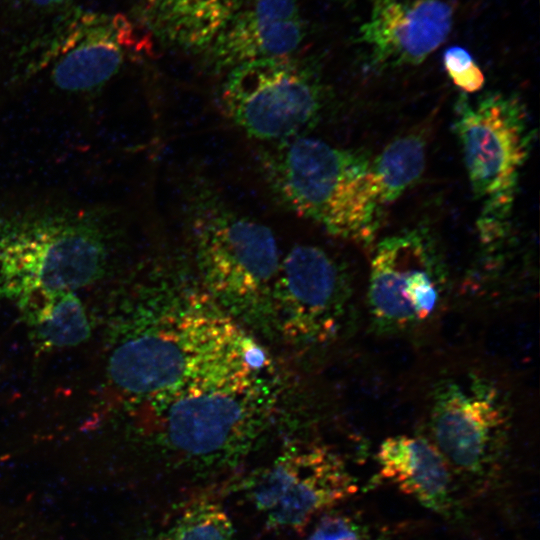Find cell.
Returning <instances> with one entry per match:
<instances>
[{
    "label": "cell",
    "mask_w": 540,
    "mask_h": 540,
    "mask_svg": "<svg viewBox=\"0 0 540 540\" xmlns=\"http://www.w3.org/2000/svg\"><path fill=\"white\" fill-rule=\"evenodd\" d=\"M220 102L226 116L246 134L277 143L305 136L316 125L324 86L314 61L290 55L227 72Z\"/></svg>",
    "instance_id": "cell-7"
},
{
    "label": "cell",
    "mask_w": 540,
    "mask_h": 540,
    "mask_svg": "<svg viewBox=\"0 0 540 540\" xmlns=\"http://www.w3.org/2000/svg\"><path fill=\"white\" fill-rule=\"evenodd\" d=\"M31 4L39 7L52 8L67 4L70 0H27Z\"/></svg>",
    "instance_id": "cell-22"
},
{
    "label": "cell",
    "mask_w": 540,
    "mask_h": 540,
    "mask_svg": "<svg viewBox=\"0 0 540 540\" xmlns=\"http://www.w3.org/2000/svg\"><path fill=\"white\" fill-rule=\"evenodd\" d=\"M379 475L425 508L451 513V468L428 440L410 435L386 438L376 454Z\"/></svg>",
    "instance_id": "cell-15"
},
{
    "label": "cell",
    "mask_w": 540,
    "mask_h": 540,
    "mask_svg": "<svg viewBox=\"0 0 540 540\" xmlns=\"http://www.w3.org/2000/svg\"><path fill=\"white\" fill-rule=\"evenodd\" d=\"M14 302L30 340L39 351L75 347L91 335L88 313L75 291L35 292Z\"/></svg>",
    "instance_id": "cell-17"
},
{
    "label": "cell",
    "mask_w": 540,
    "mask_h": 540,
    "mask_svg": "<svg viewBox=\"0 0 540 540\" xmlns=\"http://www.w3.org/2000/svg\"><path fill=\"white\" fill-rule=\"evenodd\" d=\"M442 264L430 238L410 230L383 238L375 247L368 305L376 326L400 332L435 316L444 294Z\"/></svg>",
    "instance_id": "cell-10"
},
{
    "label": "cell",
    "mask_w": 540,
    "mask_h": 540,
    "mask_svg": "<svg viewBox=\"0 0 540 540\" xmlns=\"http://www.w3.org/2000/svg\"><path fill=\"white\" fill-rule=\"evenodd\" d=\"M429 417L431 443L450 468L472 478L492 473L505 445L509 414L491 380L468 374L440 381Z\"/></svg>",
    "instance_id": "cell-8"
},
{
    "label": "cell",
    "mask_w": 540,
    "mask_h": 540,
    "mask_svg": "<svg viewBox=\"0 0 540 540\" xmlns=\"http://www.w3.org/2000/svg\"><path fill=\"white\" fill-rule=\"evenodd\" d=\"M182 220L212 299L235 320L272 316L279 269L271 230L239 212L204 179L185 187Z\"/></svg>",
    "instance_id": "cell-3"
},
{
    "label": "cell",
    "mask_w": 540,
    "mask_h": 540,
    "mask_svg": "<svg viewBox=\"0 0 540 540\" xmlns=\"http://www.w3.org/2000/svg\"><path fill=\"white\" fill-rule=\"evenodd\" d=\"M453 16L444 0H372L358 41L368 47L374 68L418 65L447 39Z\"/></svg>",
    "instance_id": "cell-12"
},
{
    "label": "cell",
    "mask_w": 540,
    "mask_h": 540,
    "mask_svg": "<svg viewBox=\"0 0 540 540\" xmlns=\"http://www.w3.org/2000/svg\"><path fill=\"white\" fill-rule=\"evenodd\" d=\"M427 137L422 129L391 141L371 161L382 205L390 204L422 176L426 163Z\"/></svg>",
    "instance_id": "cell-18"
},
{
    "label": "cell",
    "mask_w": 540,
    "mask_h": 540,
    "mask_svg": "<svg viewBox=\"0 0 540 540\" xmlns=\"http://www.w3.org/2000/svg\"><path fill=\"white\" fill-rule=\"evenodd\" d=\"M243 0H140L136 19L166 47L201 53Z\"/></svg>",
    "instance_id": "cell-16"
},
{
    "label": "cell",
    "mask_w": 540,
    "mask_h": 540,
    "mask_svg": "<svg viewBox=\"0 0 540 540\" xmlns=\"http://www.w3.org/2000/svg\"><path fill=\"white\" fill-rule=\"evenodd\" d=\"M307 540H386L356 518L343 513H327L312 527Z\"/></svg>",
    "instance_id": "cell-20"
},
{
    "label": "cell",
    "mask_w": 540,
    "mask_h": 540,
    "mask_svg": "<svg viewBox=\"0 0 540 540\" xmlns=\"http://www.w3.org/2000/svg\"><path fill=\"white\" fill-rule=\"evenodd\" d=\"M347 298L343 275L332 257L320 247L298 245L279 264L272 317L291 343H323L339 329Z\"/></svg>",
    "instance_id": "cell-11"
},
{
    "label": "cell",
    "mask_w": 540,
    "mask_h": 540,
    "mask_svg": "<svg viewBox=\"0 0 540 540\" xmlns=\"http://www.w3.org/2000/svg\"><path fill=\"white\" fill-rule=\"evenodd\" d=\"M306 35L297 0H251L201 52L204 67L227 73L246 63L290 56Z\"/></svg>",
    "instance_id": "cell-13"
},
{
    "label": "cell",
    "mask_w": 540,
    "mask_h": 540,
    "mask_svg": "<svg viewBox=\"0 0 540 540\" xmlns=\"http://www.w3.org/2000/svg\"><path fill=\"white\" fill-rule=\"evenodd\" d=\"M454 130L481 208L478 228L488 242L506 232L534 132L522 101L503 92H489L474 100L462 95Z\"/></svg>",
    "instance_id": "cell-6"
},
{
    "label": "cell",
    "mask_w": 540,
    "mask_h": 540,
    "mask_svg": "<svg viewBox=\"0 0 540 540\" xmlns=\"http://www.w3.org/2000/svg\"><path fill=\"white\" fill-rule=\"evenodd\" d=\"M52 70L66 92L95 89L115 76L137 44L134 25L122 14L84 13L65 26Z\"/></svg>",
    "instance_id": "cell-14"
},
{
    "label": "cell",
    "mask_w": 540,
    "mask_h": 540,
    "mask_svg": "<svg viewBox=\"0 0 540 540\" xmlns=\"http://www.w3.org/2000/svg\"><path fill=\"white\" fill-rule=\"evenodd\" d=\"M276 200L339 238L370 244L383 207L371 160L362 152L301 136L259 153Z\"/></svg>",
    "instance_id": "cell-2"
},
{
    "label": "cell",
    "mask_w": 540,
    "mask_h": 540,
    "mask_svg": "<svg viewBox=\"0 0 540 540\" xmlns=\"http://www.w3.org/2000/svg\"><path fill=\"white\" fill-rule=\"evenodd\" d=\"M274 366L212 376L140 407L165 447L190 460H215L250 444L275 409Z\"/></svg>",
    "instance_id": "cell-4"
},
{
    "label": "cell",
    "mask_w": 540,
    "mask_h": 540,
    "mask_svg": "<svg viewBox=\"0 0 540 540\" xmlns=\"http://www.w3.org/2000/svg\"><path fill=\"white\" fill-rule=\"evenodd\" d=\"M106 381L138 408L222 373L273 364L251 335L206 293L136 303L113 321Z\"/></svg>",
    "instance_id": "cell-1"
},
{
    "label": "cell",
    "mask_w": 540,
    "mask_h": 540,
    "mask_svg": "<svg viewBox=\"0 0 540 540\" xmlns=\"http://www.w3.org/2000/svg\"><path fill=\"white\" fill-rule=\"evenodd\" d=\"M342 4H352L354 2H356L357 0H336Z\"/></svg>",
    "instance_id": "cell-23"
},
{
    "label": "cell",
    "mask_w": 540,
    "mask_h": 540,
    "mask_svg": "<svg viewBox=\"0 0 540 540\" xmlns=\"http://www.w3.org/2000/svg\"><path fill=\"white\" fill-rule=\"evenodd\" d=\"M108 259L107 229L94 213L26 209L0 217V300L95 282Z\"/></svg>",
    "instance_id": "cell-5"
},
{
    "label": "cell",
    "mask_w": 540,
    "mask_h": 540,
    "mask_svg": "<svg viewBox=\"0 0 540 540\" xmlns=\"http://www.w3.org/2000/svg\"><path fill=\"white\" fill-rule=\"evenodd\" d=\"M356 491L354 477L336 454L298 441L260 472L250 497L268 528L299 531Z\"/></svg>",
    "instance_id": "cell-9"
},
{
    "label": "cell",
    "mask_w": 540,
    "mask_h": 540,
    "mask_svg": "<svg viewBox=\"0 0 540 540\" xmlns=\"http://www.w3.org/2000/svg\"><path fill=\"white\" fill-rule=\"evenodd\" d=\"M443 64L453 84L462 92L472 94L483 88L484 73L465 48L453 46L446 49Z\"/></svg>",
    "instance_id": "cell-21"
},
{
    "label": "cell",
    "mask_w": 540,
    "mask_h": 540,
    "mask_svg": "<svg viewBox=\"0 0 540 540\" xmlns=\"http://www.w3.org/2000/svg\"><path fill=\"white\" fill-rule=\"evenodd\" d=\"M227 512L212 500H196L183 508L160 540H233Z\"/></svg>",
    "instance_id": "cell-19"
}]
</instances>
